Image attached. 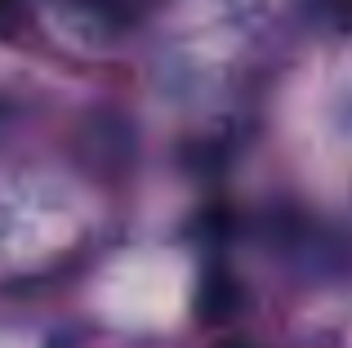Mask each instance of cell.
Listing matches in <instances>:
<instances>
[{
    "label": "cell",
    "instance_id": "7a4b0ae2",
    "mask_svg": "<svg viewBox=\"0 0 352 348\" xmlns=\"http://www.w3.org/2000/svg\"><path fill=\"white\" fill-rule=\"evenodd\" d=\"M5 116H9V103H0V121H5Z\"/></svg>",
    "mask_w": 352,
    "mask_h": 348
},
{
    "label": "cell",
    "instance_id": "6da1fadb",
    "mask_svg": "<svg viewBox=\"0 0 352 348\" xmlns=\"http://www.w3.org/2000/svg\"><path fill=\"white\" fill-rule=\"evenodd\" d=\"M210 277H214V286L206 290V317H232L236 313V286L232 281L223 277V272H210Z\"/></svg>",
    "mask_w": 352,
    "mask_h": 348
}]
</instances>
